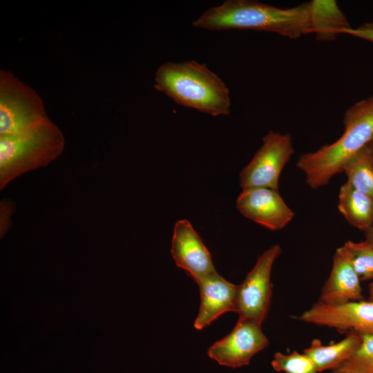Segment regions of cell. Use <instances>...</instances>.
Wrapping results in <instances>:
<instances>
[{"label": "cell", "mask_w": 373, "mask_h": 373, "mask_svg": "<svg viewBox=\"0 0 373 373\" xmlns=\"http://www.w3.org/2000/svg\"><path fill=\"white\" fill-rule=\"evenodd\" d=\"M192 25L215 31H265L296 39L311 34L309 1L291 8H278L253 0H227L206 10Z\"/></svg>", "instance_id": "6da1fadb"}, {"label": "cell", "mask_w": 373, "mask_h": 373, "mask_svg": "<svg viewBox=\"0 0 373 373\" xmlns=\"http://www.w3.org/2000/svg\"><path fill=\"white\" fill-rule=\"evenodd\" d=\"M154 88L176 104L216 117L231 113L229 90L205 64L168 61L155 73Z\"/></svg>", "instance_id": "7a4b0ae2"}, {"label": "cell", "mask_w": 373, "mask_h": 373, "mask_svg": "<svg viewBox=\"0 0 373 373\" xmlns=\"http://www.w3.org/2000/svg\"><path fill=\"white\" fill-rule=\"evenodd\" d=\"M344 131L332 144L302 154L296 166L307 185L322 187L343 171L347 161L373 141V95L356 102L345 113Z\"/></svg>", "instance_id": "3957f363"}, {"label": "cell", "mask_w": 373, "mask_h": 373, "mask_svg": "<svg viewBox=\"0 0 373 373\" xmlns=\"http://www.w3.org/2000/svg\"><path fill=\"white\" fill-rule=\"evenodd\" d=\"M64 136L50 119L19 135L0 137V189L17 177L48 166L63 152Z\"/></svg>", "instance_id": "277c9868"}, {"label": "cell", "mask_w": 373, "mask_h": 373, "mask_svg": "<svg viewBox=\"0 0 373 373\" xmlns=\"http://www.w3.org/2000/svg\"><path fill=\"white\" fill-rule=\"evenodd\" d=\"M50 119L37 93L10 71L0 70V137L32 131Z\"/></svg>", "instance_id": "5b68a950"}, {"label": "cell", "mask_w": 373, "mask_h": 373, "mask_svg": "<svg viewBox=\"0 0 373 373\" xmlns=\"http://www.w3.org/2000/svg\"><path fill=\"white\" fill-rule=\"evenodd\" d=\"M294 153L289 134L269 131L262 144L239 175L242 189L268 188L278 191L281 172Z\"/></svg>", "instance_id": "8992f818"}, {"label": "cell", "mask_w": 373, "mask_h": 373, "mask_svg": "<svg viewBox=\"0 0 373 373\" xmlns=\"http://www.w3.org/2000/svg\"><path fill=\"white\" fill-rule=\"evenodd\" d=\"M282 249L276 244L265 251L238 285L236 312L239 318L262 323L267 318L272 296L271 274Z\"/></svg>", "instance_id": "52a82bcc"}, {"label": "cell", "mask_w": 373, "mask_h": 373, "mask_svg": "<svg viewBox=\"0 0 373 373\" xmlns=\"http://www.w3.org/2000/svg\"><path fill=\"white\" fill-rule=\"evenodd\" d=\"M298 320L344 333L373 335V301L357 300L339 305L318 301L303 312Z\"/></svg>", "instance_id": "ba28073f"}, {"label": "cell", "mask_w": 373, "mask_h": 373, "mask_svg": "<svg viewBox=\"0 0 373 373\" xmlns=\"http://www.w3.org/2000/svg\"><path fill=\"white\" fill-rule=\"evenodd\" d=\"M261 325L239 318L231 332L209 348L208 356L220 365L232 368L248 365L252 357L269 345Z\"/></svg>", "instance_id": "9c48e42d"}, {"label": "cell", "mask_w": 373, "mask_h": 373, "mask_svg": "<svg viewBox=\"0 0 373 373\" xmlns=\"http://www.w3.org/2000/svg\"><path fill=\"white\" fill-rule=\"evenodd\" d=\"M236 205L245 218L271 231L283 229L294 216L278 191L268 188L242 189Z\"/></svg>", "instance_id": "30bf717a"}, {"label": "cell", "mask_w": 373, "mask_h": 373, "mask_svg": "<svg viewBox=\"0 0 373 373\" xmlns=\"http://www.w3.org/2000/svg\"><path fill=\"white\" fill-rule=\"evenodd\" d=\"M171 254L175 265L195 283L216 271L209 251L187 220L174 225Z\"/></svg>", "instance_id": "8fae6325"}, {"label": "cell", "mask_w": 373, "mask_h": 373, "mask_svg": "<svg viewBox=\"0 0 373 373\" xmlns=\"http://www.w3.org/2000/svg\"><path fill=\"white\" fill-rule=\"evenodd\" d=\"M200 304L193 326L201 330L229 312H236L238 285L215 271L198 280Z\"/></svg>", "instance_id": "7c38bea8"}, {"label": "cell", "mask_w": 373, "mask_h": 373, "mask_svg": "<svg viewBox=\"0 0 373 373\" xmlns=\"http://www.w3.org/2000/svg\"><path fill=\"white\" fill-rule=\"evenodd\" d=\"M363 298L361 280L354 271L343 246L336 249L329 275L321 292L319 300L339 305Z\"/></svg>", "instance_id": "4fadbf2b"}, {"label": "cell", "mask_w": 373, "mask_h": 373, "mask_svg": "<svg viewBox=\"0 0 373 373\" xmlns=\"http://www.w3.org/2000/svg\"><path fill=\"white\" fill-rule=\"evenodd\" d=\"M310 32L319 41H332L352 26L334 0L309 1Z\"/></svg>", "instance_id": "5bb4252c"}, {"label": "cell", "mask_w": 373, "mask_h": 373, "mask_svg": "<svg viewBox=\"0 0 373 373\" xmlns=\"http://www.w3.org/2000/svg\"><path fill=\"white\" fill-rule=\"evenodd\" d=\"M361 341V335L355 333H349L343 339L325 345L314 338L303 352L313 361L318 372L333 370L352 356Z\"/></svg>", "instance_id": "9a60e30c"}, {"label": "cell", "mask_w": 373, "mask_h": 373, "mask_svg": "<svg viewBox=\"0 0 373 373\" xmlns=\"http://www.w3.org/2000/svg\"><path fill=\"white\" fill-rule=\"evenodd\" d=\"M338 209L353 227L366 231L373 227V198L347 182L340 188Z\"/></svg>", "instance_id": "2e32d148"}, {"label": "cell", "mask_w": 373, "mask_h": 373, "mask_svg": "<svg viewBox=\"0 0 373 373\" xmlns=\"http://www.w3.org/2000/svg\"><path fill=\"white\" fill-rule=\"evenodd\" d=\"M343 171L349 184L373 198V149L370 144L350 158Z\"/></svg>", "instance_id": "e0dca14e"}, {"label": "cell", "mask_w": 373, "mask_h": 373, "mask_svg": "<svg viewBox=\"0 0 373 373\" xmlns=\"http://www.w3.org/2000/svg\"><path fill=\"white\" fill-rule=\"evenodd\" d=\"M350 262L361 280L373 279V244L368 240L346 241L343 245Z\"/></svg>", "instance_id": "ac0fdd59"}, {"label": "cell", "mask_w": 373, "mask_h": 373, "mask_svg": "<svg viewBox=\"0 0 373 373\" xmlns=\"http://www.w3.org/2000/svg\"><path fill=\"white\" fill-rule=\"evenodd\" d=\"M332 373H373V335H361V341L352 356Z\"/></svg>", "instance_id": "d6986e66"}, {"label": "cell", "mask_w": 373, "mask_h": 373, "mask_svg": "<svg viewBox=\"0 0 373 373\" xmlns=\"http://www.w3.org/2000/svg\"><path fill=\"white\" fill-rule=\"evenodd\" d=\"M271 366L276 372L285 373H318L313 361L304 352L294 351L289 354L276 352Z\"/></svg>", "instance_id": "ffe728a7"}, {"label": "cell", "mask_w": 373, "mask_h": 373, "mask_svg": "<svg viewBox=\"0 0 373 373\" xmlns=\"http://www.w3.org/2000/svg\"><path fill=\"white\" fill-rule=\"evenodd\" d=\"M15 210L14 202L9 200H3L0 206V231L3 236L11 226V216Z\"/></svg>", "instance_id": "44dd1931"}, {"label": "cell", "mask_w": 373, "mask_h": 373, "mask_svg": "<svg viewBox=\"0 0 373 373\" xmlns=\"http://www.w3.org/2000/svg\"><path fill=\"white\" fill-rule=\"evenodd\" d=\"M343 34L350 35L353 37L373 42V21L365 23L357 28L345 30Z\"/></svg>", "instance_id": "7402d4cb"}, {"label": "cell", "mask_w": 373, "mask_h": 373, "mask_svg": "<svg viewBox=\"0 0 373 373\" xmlns=\"http://www.w3.org/2000/svg\"><path fill=\"white\" fill-rule=\"evenodd\" d=\"M367 240L369 242L373 244V228H371L370 229L367 230ZM370 300L373 301V282L370 285Z\"/></svg>", "instance_id": "603a6c76"}, {"label": "cell", "mask_w": 373, "mask_h": 373, "mask_svg": "<svg viewBox=\"0 0 373 373\" xmlns=\"http://www.w3.org/2000/svg\"><path fill=\"white\" fill-rule=\"evenodd\" d=\"M370 144L371 147H372V149H373V141H372Z\"/></svg>", "instance_id": "cb8c5ba5"}, {"label": "cell", "mask_w": 373, "mask_h": 373, "mask_svg": "<svg viewBox=\"0 0 373 373\" xmlns=\"http://www.w3.org/2000/svg\"><path fill=\"white\" fill-rule=\"evenodd\" d=\"M372 228H373V227Z\"/></svg>", "instance_id": "d4e9b609"}]
</instances>
